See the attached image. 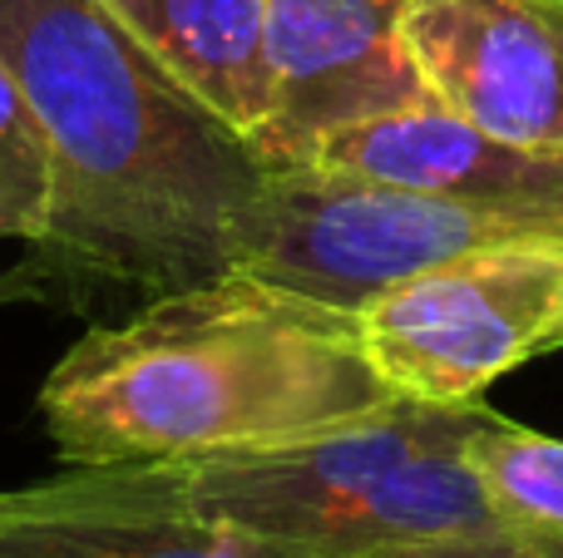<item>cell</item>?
Masks as SVG:
<instances>
[{
  "label": "cell",
  "mask_w": 563,
  "mask_h": 558,
  "mask_svg": "<svg viewBox=\"0 0 563 558\" xmlns=\"http://www.w3.org/2000/svg\"><path fill=\"white\" fill-rule=\"evenodd\" d=\"M0 59L49 148V223L25 267L35 282L75 302H148L228 272V227L267 168L109 0H0Z\"/></svg>",
  "instance_id": "1"
},
{
  "label": "cell",
  "mask_w": 563,
  "mask_h": 558,
  "mask_svg": "<svg viewBox=\"0 0 563 558\" xmlns=\"http://www.w3.org/2000/svg\"><path fill=\"white\" fill-rule=\"evenodd\" d=\"M361 316L243 272L89 326L40 386L59 465H174L273 450L390 411Z\"/></svg>",
  "instance_id": "2"
},
{
  "label": "cell",
  "mask_w": 563,
  "mask_h": 558,
  "mask_svg": "<svg viewBox=\"0 0 563 558\" xmlns=\"http://www.w3.org/2000/svg\"><path fill=\"white\" fill-rule=\"evenodd\" d=\"M485 415V401H396L297 445L139 470L184 510L253 539L321 558H380L509 534L465 455V435Z\"/></svg>",
  "instance_id": "3"
},
{
  "label": "cell",
  "mask_w": 563,
  "mask_h": 558,
  "mask_svg": "<svg viewBox=\"0 0 563 558\" xmlns=\"http://www.w3.org/2000/svg\"><path fill=\"white\" fill-rule=\"evenodd\" d=\"M509 237H539L499 213L346 168H267L228 227V272L273 282L361 316L376 297L450 257Z\"/></svg>",
  "instance_id": "4"
},
{
  "label": "cell",
  "mask_w": 563,
  "mask_h": 558,
  "mask_svg": "<svg viewBox=\"0 0 563 558\" xmlns=\"http://www.w3.org/2000/svg\"><path fill=\"white\" fill-rule=\"evenodd\" d=\"M371 366L400 401L475 405L499 376L563 351V237L485 243L361 312Z\"/></svg>",
  "instance_id": "5"
},
{
  "label": "cell",
  "mask_w": 563,
  "mask_h": 558,
  "mask_svg": "<svg viewBox=\"0 0 563 558\" xmlns=\"http://www.w3.org/2000/svg\"><path fill=\"white\" fill-rule=\"evenodd\" d=\"M267 65L263 168H297L341 129L430 99L406 45V0H267Z\"/></svg>",
  "instance_id": "6"
},
{
  "label": "cell",
  "mask_w": 563,
  "mask_h": 558,
  "mask_svg": "<svg viewBox=\"0 0 563 558\" xmlns=\"http://www.w3.org/2000/svg\"><path fill=\"white\" fill-rule=\"evenodd\" d=\"M406 45L430 99L563 154V0H406Z\"/></svg>",
  "instance_id": "7"
},
{
  "label": "cell",
  "mask_w": 563,
  "mask_h": 558,
  "mask_svg": "<svg viewBox=\"0 0 563 558\" xmlns=\"http://www.w3.org/2000/svg\"><path fill=\"white\" fill-rule=\"evenodd\" d=\"M307 164L420 188V193L525 223L539 237H563V154L509 144L445 109L440 99H420L396 114L341 129Z\"/></svg>",
  "instance_id": "8"
},
{
  "label": "cell",
  "mask_w": 563,
  "mask_h": 558,
  "mask_svg": "<svg viewBox=\"0 0 563 558\" xmlns=\"http://www.w3.org/2000/svg\"><path fill=\"white\" fill-rule=\"evenodd\" d=\"M0 558H321L253 539L168 500L139 465H65L0 490Z\"/></svg>",
  "instance_id": "9"
},
{
  "label": "cell",
  "mask_w": 563,
  "mask_h": 558,
  "mask_svg": "<svg viewBox=\"0 0 563 558\" xmlns=\"http://www.w3.org/2000/svg\"><path fill=\"white\" fill-rule=\"evenodd\" d=\"M124 30L257 154L273 119L267 0H109Z\"/></svg>",
  "instance_id": "10"
},
{
  "label": "cell",
  "mask_w": 563,
  "mask_h": 558,
  "mask_svg": "<svg viewBox=\"0 0 563 558\" xmlns=\"http://www.w3.org/2000/svg\"><path fill=\"white\" fill-rule=\"evenodd\" d=\"M465 455L509 534H563V440L489 411Z\"/></svg>",
  "instance_id": "11"
},
{
  "label": "cell",
  "mask_w": 563,
  "mask_h": 558,
  "mask_svg": "<svg viewBox=\"0 0 563 558\" xmlns=\"http://www.w3.org/2000/svg\"><path fill=\"white\" fill-rule=\"evenodd\" d=\"M49 223V148L15 69L0 59V237L35 247Z\"/></svg>",
  "instance_id": "12"
},
{
  "label": "cell",
  "mask_w": 563,
  "mask_h": 558,
  "mask_svg": "<svg viewBox=\"0 0 563 558\" xmlns=\"http://www.w3.org/2000/svg\"><path fill=\"white\" fill-rule=\"evenodd\" d=\"M380 558H563V534H489V539L426 544V549H396Z\"/></svg>",
  "instance_id": "13"
}]
</instances>
